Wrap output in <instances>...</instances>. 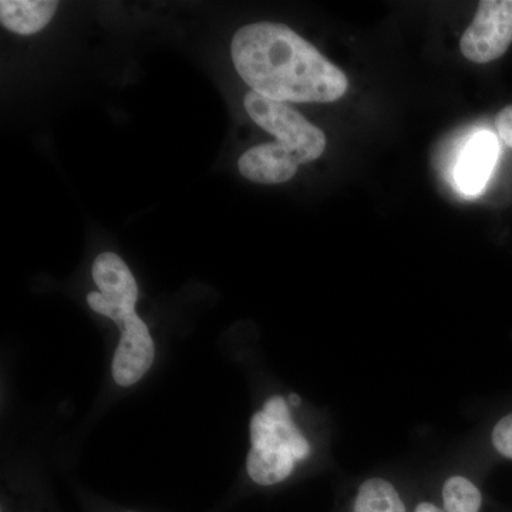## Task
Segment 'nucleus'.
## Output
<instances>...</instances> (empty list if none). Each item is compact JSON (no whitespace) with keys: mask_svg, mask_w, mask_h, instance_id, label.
I'll return each instance as SVG.
<instances>
[{"mask_svg":"<svg viewBox=\"0 0 512 512\" xmlns=\"http://www.w3.org/2000/svg\"><path fill=\"white\" fill-rule=\"evenodd\" d=\"M235 69L254 92L284 103H333L349 89L346 74L281 23L244 26L231 43Z\"/></svg>","mask_w":512,"mask_h":512,"instance_id":"obj_1","label":"nucleus"},{"mask_svg":"<svg viewBox=\"0 0 512 512\" xmlns=\"http://www.w3.org/2000/svg\"><path fill=\"white\" fill-rule=\"evenodd\" d=\"M93 281L97 291L87 295V303L94 312L113 320L121 332L111 362V376L117 386H134L147 375L156 359V343L136 312V278L127 264L113 261L94 271Z\"/></svg>","mask_w":512,"mask_h":512,"instance_id":"obj_2","label":"nucleus"},{"mask_svg":"<svg viewBox=\"0 0 512 512\" xmlns=\"http://www.w3.org/2000/svg\"><path fill=\"white\" fill-rule=\"evenodd\" d=\"M251 448L247 473L255 484L269 487L291 476L296 464L311 456L312 447L292 419L288 400L269 397L249 423Z\"/></svg>","mask_w":512,"mask_h":512,"instance_id":"obj_3","label":"nucleus"},{"mask_svg":"<svg viewBox=\"0 0 512 512\" xmlns=\"http://www.w3.org/2000/svg\"><path fill=\"white\" fill-rule=\"evenodd\" d=\"M245 110L259 127L276 137L275 143L291 151L299 165L318 160L326 150V136L299 111L251 90L245 96Z\"/></svg>","mask_w":512,"mask_h":512,"instance_id":"obj_4","label":"nucleus"},{"mask_svg":"<svg viewBox=\"0 0 512 512\" xmlns=\"http://www.w3.org/2000/svg\"><path fill=\"white\" fill-rule=\"evenodd\" d=\"M512 45V0H483L460 40L463 56L485 64L500 59Z\"/></svg>","mask_w":512,"mask_h":512,"instance_id":"obj_5","label":"nucleus"},{"mask_svg":"<svg viewBox=\"0 0 512 512\" xmlns=\"http://www.w3.org/2000/svg\"><path fill=\"white\" fill-rule=\"evenodd\" d=\"M299 163L291 151L278 143L259 144L249 148L238 161L242 177L256 184H282L292 180Z\"/></svg>","mask_w":512,"mask_h":512,"instance_id":"obj_6","label":"nucleus"},{"mask_svg":"<svg viewBox=\"0 0 512 512\" xmlns=\"http://www.w3.org/2000/svg\"><path fill=\"white\" fill-rule=\"evenodd\" d=\"M498 156V144L490 131H480L468 141L458 158L454 175L458 187L468 195H476L483 190L493 173Z\"/></svg>","mask_w":512,"mask_h":512,"instance_id":"obj_7","label":"nucleus"},{"mask_svg":"<svg viewBox=\"0 0 512 512\" xmlns=\"http://www.w3.org/2000/svg\"><path fill=\"white\" fill-rule=\"evenodd\" d=\"M57 2L43 0H2L0 22L3 28L18 35H35L49 25L55 16Z\"/></svg>","mask_w":512,"mask_h":512,"instance_id":"obj_8","label":"nucleus"},{"mask_svg":"<svg viewBox=\"0 0 512 512\" xmlns=\"http://www.w3.org/2000/svg\"><path fill=\"white\" fill-rule=\"evenodd\" d=\"M355 512H406V507L394 485L376 477L360 485Z\"/></svg>","mask_w":512,"mask_h":512,"instance_id":"obj_9","label":"nucleus"},{"mask_svg":"<svg viewBox=\"0 0 512 512\" xmlns=\"http://www.w3.org/2000/svg\"><path fill=\"white\" fill-rule=\"evenodd\" d=\"M444 512H480L483 494L467 477L448 478L443 487Z\"/></svg>","mask_w":512,"mask_h":512,"instance_id":"obj_10","label":"nucleus"},{"mask_svg":"<svg viewBox=\"0 0 512 512\" xmlns=\"http://www.w3.org/2000/svg\"><path fill=\"white\" fill-rule=\"evenodd\" d=\"M491 446L498 456L512 461V412L505 414L491 430Z\"/></svg>","mask_w":512,"mask_h":512,"instance_id":"obj_11","label":"nucleus"},{"mask_svg":"<svg viewBox=\"0 0 512 512\" xmlns=\"http://www.w3.org/2000/svg\"><path fill=\"white\" fill-rule=\"evenodd\" d=\"M495 128L503 143L512 148V104L504 107L495 117Z\"/></svg>","mask_w":512,"mask_h":512,"instance_id":"obj_12","label":"nucleus"},{"mask_svg":"<svg viewBox=\"0 0 512 512\" xmlns=\"http://www.w3.org/2000/svg\"><path fill=\"white\" fill-rule=\"evenodd\" d=\"M414 512H444V510L431 503H420Z\"/></svg>","mask_w":512,"mask_h":512,"instance_id":"obj_13","label":"nucleus"},{"mask_svg":"<svg viewBox=\"0 0 512 512\" xmlns=\"http://www.w3.org/2000/svg\"><path fill=\"white\" fill-rule=\"evenodd\" d=\"M289 402H291L292 406H299V404H301V397H299L298 394L292 393L291 396H289Z\"/></svg>","mask_w":512,"mask_h":512,"instance_id":"obj_14","label":"nucleus"},{"mask_svg":"<svg viewBox=\"0 0 512 512\" xmlns=\"http://www.w3.org/2000/svg\"><path fill=\"white\" fill-rule=\"evenodd\" d=\"M128 512H133V511H128Z\"/></svg>","mask_w":512,"mask_h":512,"instance_id":"obj_15","label":"nucleus"}]
</instances>
